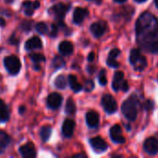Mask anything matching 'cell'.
I'll return each mask as SVG.
<instances>
[{"instance_id": "1", "label": "cell", "mask_w": 158, "mask_h": 158, "mask_svg": "<svg viewBox=\"0 0 158 158\" xmlns=\"http://www.w3.org/2000/svg\"><path fill=\"white\" fill-rule=\"evenodd\" d=\"M136 38L140 46L149 53L158 54V20L151 13H143L136 22Z\"/></svg>"}, {"instance_id": "2", "label": "cell", "mask_w": 158, "mask_h": 158, "mask_svg": "<svg viewBox=\"0 0 158 158\" xmlns=\"http://www.w3.org/2000/svg\"><path fill=\"white\" fill-rule=\"evenodd\" d=\"M122 112L127 119L130 121H134L138 114V100L134 97L128 98L122 104Z\"/></svg>"}, {"instance_id": "3", "label": "cell", "mask_w": 158, "mask_h": 158, "mask_svg": "<svg viewBox=\"0 0 158 158\" xmlns=\"http://www.w3.org/2000/svg\"><path fill=\"white\" fill-rule=\"evenodd\" d=\"M130 61L135 70L142 71L147 66V60L145 56H143L141 52L137 49H132L130 55Z\"/></svg>"}, {"instance_id": "4", "label": "cell", "mask_w": 158, "mask_h": 158, "mask_svg": "<svg viewBox=\"0 0 158 158\" xmlns=\"http://www.w3.org/2000/svg\"><path fill=\"white\" fill-rule=\"evenodd\" d=\"M4 65L6 69L11 74L15 75L19 73L20 69V61L16 56H8L4 59Z\"/></svg>"}, {"instance_id": "5", "label": "cell", "mask_w": 158, "mask_h": 158, "mask_svg": "<svg viewBox=\"0 0 158 158\" xmlns=\"http://www.w3.org/2000/svg\"><path fill=\"white\" fill-rule=\"evenodd\" d=\"M102 106L106 112L108 114H113L118 109V104L117 101L114 99V97L110 94H105L102 98Z\"/></svg>"}, {"instance_id": "6", "label": "cell", "mask_w": 158, "mask_h": 158, "mask_svg": "<svg viewBox=\"0 0 158 158\" xmlns=\"http://www.w3.org/2000/svg\"><path fill=\"white\" fill-rule=\"evenodd\" d=\"M68 9H69L68 6H66L65 4L59 3V4H56V5L53 6L50 8V12L53 13V15L55 16V18L57 20H62L64 19Z\"/></svg>"}, {"instance_id": "7", "label": "cell", "mask_w": 158, "mask_h": 158, "mask_svg": "<svg viewBox=\"0 0 158 158\" xmlns=\"http://www.w3.org/2000/svg\"><path fill=\"white\" fill-rule=\"evenodd\" d=\"M144 151L149 155H156L158 153V140L155 137L148 138L143 144Z\"/></svg>"}, {"instance_id": "8", "label": "cell", "mask_w": 158, "mask_h": 158, "mask_svg": "<svg viewBox=\"0 0 158 158\" xmlns=\"http://www.w3.org/2000/svg\"><path fill=\"white\" fill-rule=\"evenodd\" d=\"M110 137L112 139V141L116 143H125V138L122 134V131H121V127L119 125H115L111 128L110 130Z\"/></svg>"}, {"instance_id": "9", "label": "cell", "mask_w": 158, "mask_h": 158, "mask_svg": "<svg viewBox=\"0 0 158 158\" xmlns=\"http://www.w3.org/2000/svg\"><path fill=\"white\" fill-rule=\"evenodd\" d=\"M90 144L92 148L97 153H103L107 149V143L100 137H94L90 140Z\"/></svg>"}, {"instance_id": "10", "label": "cell", "mask_w": 158, "mask_h": 158, "mask_svg": "<svg viewBox=\"0 0 158 158\" xmlns=\"http://www.w3.org/2000/svg\"><path fill=\"white\" fill-rule=\"evenodd\" d=\"M62 103V96L57 93L51 94L46 100V104L49 108L51 109H57Z\"/></svg>"}, {"instance_id": "11", "label": "cell", "mask_w": 158, "mask_h": 158, "mask_svg": "<svg viewBox=\"0 0 158 158\" xmlns=\"http://www.w3.org/2000/svg\"><path fill=\"white\" fill-rule=\"evenodd\" d=\"M90 30L95 37H101L106 30V23L105 21L94 22L91 25Z\"/></svg>"}, {"instance_id": "12", "label": "cell", "mask_w": 158, "mask_h": 158, "mask_svg": "<svg viewBox=\"0 0 158 158\" xmlns=\"http://www.w3.org/2000/svg\"><path fill=\"white\" fill-rule=\"evenodd\" d=\"M19 153L25 158H31L36 156L35 147L31 143H27L26 144L19 147Z\"/></svg>"}, {"instance_id": "13", "label": "cell", "mask_w": 158, "mask_h": 158, "mask_svg": "<svg viewBox=\"0 0 158 158\" xmlns=\"http://www.w3.org/2000/svg\"><path fill=\"white\" fill-rule=\"evenodd\" d=\"M74 129H75V122L69 118L65 119V121L62 125L63 135L67 138H70L74 133Z\"/></svg>"}, {"instance_id": "14", "label": "cell", "mask_w": 158, "mask_h": 158, "mask_svg": "<svg viewBox=\"0 0 158 158\" xmlns=\"http://www.w3.org/2000/svg\"><path fill=\"white\" fill-rule=\"evenodd\" d=\"M88 15H89V11L86 8H82V7L75 8L74 13H73V21H74V23L81 24Z\"/></svg>"}, {"instance_id": "15", "label": "cell", "mask_w": 158, "mask_h": 158, "mask_svg": "<svg viewBox=\"0 0 158 158\" xmlns=\"http://www.w3.org/2000/svg\"><path fill=\"white\" fill-rule=\"evenodd\" d=\"M86 122L90 128H97L99 125V115L95 111H89L86 114Z\"/></svg>"}, {"instance_id": "16", "label": "cell", "mask_w": 158, "mask_h": 158, "mask_svg": "<svg viewBox=\"0 0 158 158\" xmlns=\"http://www.w3.org/2000/svg\"><path fill=\"white\" fill-rule=\"evenodd\" d=\"M120 54V50L118 48H114L113 50L110 51L109 55H108V58L106 60V63L109 67L111 68H118L119 64L117 61V57L119 56Z\"/></svg>"}, {"instance_id": "17", "label": "cell", "mask_w": 158, "mask_h": 158, "mask_svg": "<svg viewBox=\"0 0 158 158\" xmlns=\"http://www.w3.org/2000/svg\"><path fill=\"white\" fill-rule=\"evenodd\" d=\"M42 41L39 37L33 36L30 38L26 43H25V48L27 50H33V49H39L42 47Z\"/></svg>"}, {"instance_id": "18", "label": "cell", "mask_w": 158, "mask_h": 158, "mask_svg": "<svg viewBox=\"0 0 158 158\" xmlns=\"http://www.w3.org/2000/svg\"><path fill=\"white\" fill-rule=\"evenodd\" d=\"M73 44L69 42V41H63L60 43L59 46H58V50L59 52L64 55V56H69L73 53Z\"/></svg>"}, {"instance_id": "19", "label": "cell", "mask_w": 158, "mask_h": 158, "mask_svg": "<svg viewBox=\"0 0 158 158\" xmlns=\"http://www.w3.org/2000/svg\"><path fill=\"white\" fill-rule=\"evenodd\" d=\"M123 81H124V73L121 71H117L114 75V79L112 81V88L115 92L120 90V86Z\"/></svg>"}, {"instance_id": "20", "label": "cell", "mask_w": 158, "mask_h": 158, "mask_svg": "<svg viewBox=\"0 0 158 158\" xmlns=\"http://www.w3.org/2000/svg\"><path fill=\"white\" fill-rule=\"evenodd\" d=\"M9 119V110L3 100L0 99V121L6 122Z\"/></svg>"}, {"instance_id": "21", "label": "cell", "mask_w": 158, "mask_h": 158, "mask_svg": "<svg viewBox=\"0 0 158 158\" xmlns=\"http://www.w3.org/2000/svg\"><path fill=\"white\" fill-rule=\"evenodd\" d=\"M9 143H10L9 136L4 131H0V154L5 151V149L8 146Z\"/></svg>"}, {"instance_id": "22", "label": "cell", "mask_w": 158, "mask_h": 158, "mask_svg": "<svg viewBox=\"0 0 158 158\" xmlns=\"http://www.w3.org/2000/svg\"><path fill=\"white\" fill-rule=\"evenodd\" d=\"M69 83L70 88L72 89V91H73L74 93H78V92H80V91L82 89L81 84H80V83L78 82L77 78H76V76H74V75H69Z\"/></svg>"}, {"instance_id": "23", "label": "cell", "mask_w": 158, "mask_h": 158, "mask_svg": "<svg viewBox=\"0 0 158 158\" xmlns=\"http://www.w3.org/2000/svg\"><path fill=\"white\" fill-rule=\"evenodd\" d=\"M66 113L69 115H74L76 113V105L72 98H69L66 104Z\"/></svg>"}, {"instance_id": "24", "label": "cell", "mask_w": 158, "mask_h": 158, "mask_svg": "<svg viewBox=\"0 0 158 158\" xmlns=\"http://www.w3.org/2000/svg\"><path fill=\"white\" fill-rule=\"evenodd\" d=\"M51 133H52V129L49 126H44L40 131V136H41V138H42V140L44 142L47 141L50 138Z\"/></svg>"}, {"instance_id": "25", "label": "cell", "mask_w": 158, "mask_h": 158, "mask_svg": "<svg viewBox=\"0 0 158 158\" xmlns=\"http://www.w3.org/2000/svg\"><path fill=\"white\" fill-rule=\"evenodd\" d=\"M22 6H23L24 12H25V14H26L27 16H31V15L33 14V11H34V9H35V6H34V5H33L32 2H31V1H26V2L23 3Z\"/></svg>"}, {"instance_id": "26", "label": "cell", "mask_w": 158, "mask_h": 158, "mask_svg": "<svg viewBox=\"0 0 158 158\" xmlns=\"http://www.w3.org/2000/svg\"><path fill=\"white\" fill-rule=\"evenodd\" d=\"M55 84L59 89H64L67 86V79L64 75H59L55 80Z\"/></svg>"}, {"instance_id": "27", "label": "cell", "mask_w": 158, "mask_h": 158, "mask_svg": "<svg viewBox=\"0 0 158 158\" xmlns=\"http://www.w3.org/2000/svg\"><path fill=\"white\" fill-rule=\"evenodd\" d=\"M35 29L41 34H46L47 33V31H48L47 25L44 22H39V23H37L36 26H35Z\"/></svg>"}, {"instance_id": "28", "label": "cell", "mask_w": 158, "mask_h": 158, "mask_svg": "<svg viewBox=\"0 0 158 158\" xmlns=\"http://www.w3.org/2000/svg\"><path fill=\"white\" fill-rule=\"evenodd\" d=\"M64 65H65V61H64V59L61 56H56L54 58V60H53V67L55 69H60Z\"/></svg>"}, {"instance_id": "29", "label": "cell", "mask_w": 158, "mask_h": 158, "mask_svg": "<svg viewBox=\"0 0 158 158\" xmlns=\"http://www.w3.org/2000/svg\"><path fill=\"white\" fill-rule=\"evenodd\" d=\"M31 58L34 63H40L45 61V57L42 54H32L31 55Z\"/></svg>"}, {"instance_id": "30", "label": "cell", "mask_w": 158, "mask_h": 158, "mask_svg": "<svg viewBox=\"0 0 158 158\" xmlns=\"http://www.w3.org/2000/svg\"><path fill=\"white\" fill-rule=\"evenodd\" d=\"M99 82L101 85H106L107 82V79L106 77V71L105 69H102L100 74H99Z\"/></svg>"}, {"instance_id": "31", "label": "cell", "mask_w": 158, "mask_h": 158, "mask_svg": "<svg viewBox=\"0 0 158 158\" xmlns=\"http://www.w3.org/2000/svg\"><path fill=\"white\" fill-rule=\"evenodd\" d=\"M21 29L24 31H29L31 29V21H23L21 23Z\"/></svg>"}, {"instance_id": "32", "label": "cell", "mask_w": 158, "mask_h": 158, "mask_svg": "<svg viewBox=\"0 0 158 158\" xmlns=\"http://www.w3.org/2000/svg\"><path fill=\"white\" fill-rule=\"evenodd\" d=\"M94 88V81H91V80L87 81L86 83H85V91H86V92H91Z\"/></svg>"}, {"instance_id": "33", "label": "cell", "mask_w": 158, "mask_h": 158, "mask_svg": "<svg viewBox=\"0 0 158 158\" xmlns=\"http://www.w3.org/2000/svg\"><path fill=\"white\" fill-rule=\"evenodd\" d=\"M57 31H58V28L56 27V25H52L51 27V32H50V36L51 37H56V34H57Z\"/></svg>"}, {"instance_id": "34", "label": "cell", "mask_w": 158, "mask_h": 158, "mask_svg": "<svg viewBox=\"0 0 158 158\" xmlns=\"http://www.w3.org/2000/svg\"><path fill=\"white\" fill-rule=\"evenodd\" d=\"M120 89H122L123 92H127L129 90V84H128V81H122V84L120 86Z\"/></svg>"}, {"instance_id": "35", "label": "cell", "mask_w": 158, "mask_h": 158, "mask_svg": "<svg viewBox=\"0 0 158 158\" xmlns=\"http://www.w3.org/2000/svg\"><path fill=\"white\" fill-rule=\"evenodd\" d=\"M94 58H95V55H94V52L90 53V55H89V56H88V60H89L90 62H93V61L94 60Z\"/></svg>"}, {"instance_id": "36", "label": "cell", "mask_w": 158, "mask_h": 158, "mask_svg": "<svg viewBox=\"0 0 158 158\" xmlns=\"http://www.w3.org/2000/svg\"><path fill=\"white\" fill-rule=\"evenodd\" d=\"M5 24H6V21H5V19H4L3 18H0V26L4 27V26H5Z\"/></svg>"}, {"instance_id": "37", "label": "cell", "mask_w": 158, "mask_h": 158, "mask_svg": "<svg viewBox=\"0 0 158 158\" xmlns=\"http://www.w3.org/2000/svg\"><path fill=\"white\" fill-rule=\"evenodd\" d=\"M24 111H25V107H24V106H20V107H19V113L22 114Z\"/></svg>"}, {"instance_id": "38", "label": "cell", "mask_w": 158, "mask_h": 158, "mask_svg": "<svg viewBox=\"0 0 158 158\" xmlns=\"http://www.w3.org/2000/svg\"><path fill=\"white\" fill-rule=\"evenodd\" d=\"M74 157H84L83 155H77V156H74Z\"/></svg>"}, {"instance_id": "39", "label": "cell", "mask_w": 158, "mask_h": 158, "mask_svg": "<svg viewBox=\"0 0 158 158\" xmlns=\"http://www.w3.org/2000/svg\"><path fill=\"white\" fill-rule=\"evenodd\" d=\"M116 2H118V3H123V2H125L126 0H115Z\"/></svg>"}, {"instance_id": "40", "label": "cell", "mask_w": 158, "mask_h": 158, "mask_svg": "<svg viewBox=\"0 0 158 158\" xmlns=\"http://www.w3.org/2000/svg\"><path fill=\"white\" fill-rule=\"evenodd\" d=\"M136 2H138V3H142V2H144L145 0H135Z\"/></svg>"}, {"instance_id": "41", "label": "cell", "mask_w": 158, "mask_h": 158, "mask_svg": "<svg viewBox=\"0 0 158 158\" xmlns=\"http://www.w3.org/2000/svg\"><path fill=\"white\" fill-rule=\"evenodd\" d=\"M155 2H156V6L158 7V0H155Z\"/></svg>"}, {"instance_id": "42", "label": "cell", "mask_w": 158, "mask_h": 158, "mask_svg": "<svg viewBox=\"0 0 158 158\" xmlns=\"http://www.w3.org/2000/svg\"><path fill=\"white\" fill-rule=\"evenodd\" d=\"M6 1L7 3H11V2H12L13 0H6Z\"/></svg>"}]
</instances>
